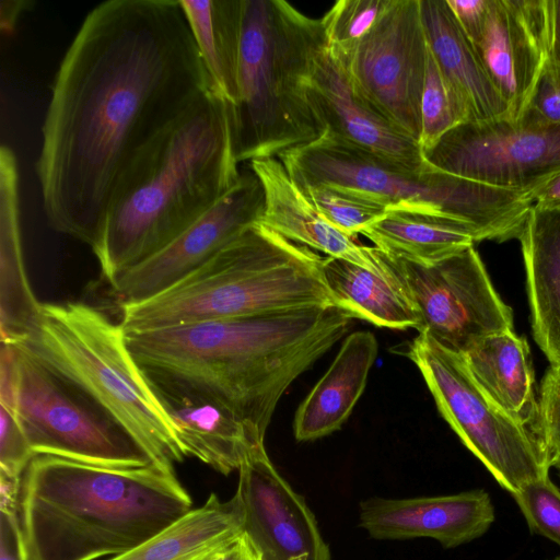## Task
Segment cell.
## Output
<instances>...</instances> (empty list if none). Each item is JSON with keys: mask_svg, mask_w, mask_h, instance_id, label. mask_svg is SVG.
Segmentation results:
<instances>
[{"mask_svg": "<svg viewBox=\"0 0 560 560\" xmlns=\"http://www.w3.org/2000/svg\"><path fill=\"white\" fill-rule=\"evenodd\" d=\"M192 510L174 469L108 468L35 455L20 520L28 560H98L141 545Z\"/></svg>", "mask_w": 560, "mask_h": 560, "instance_id": "277c9868", "label": "cell"}, {"mask_svg": "<svg viewBox=\"0 0 560 560\" xmlns=\"http://www.w3.org/2000/svg\"><path fill=\"white\" fill-rule=\"evenodd\" d=\"M551 34L549 60L560 66V0H550Z\"/></svg>", "mask_w": 560, "mask_h": 560, "instance_id": "b9f144b4", "label": "cell"}, {"mask_svg": "<svg viewBox=\"0 0 560 560\" xmlns=\"http://www.w3.org/2000/svg\"><path fill=\"white\" fill-rule=\"evenodd\" d=\"M18 346L95 401L153 462L174 469L186 454L172 418L132 358L120 323L82 302L40 303Z\"/></svg>", "mask_w": 560, "mask_h": 560, "instance_id": "52a82bcc", "label": "cell"}, {"mask_svg": "<svg viewBox=\"0 0 560 560\" xmlns=\"http://www.w3.org/2000/svg\"><path fill=\"white\" fill-rule=\"evenodd\" d=\"M535 439L550 469L560 463V366L546 371L538 394Z\"/></svg>", "mask_w": 560, "mask_h": 560, "instance_id": "836d02e7", "label": "cell"}, {"mask_svg": "<svg viewBox=\"0 0 560 560\" xmlns=\"http://www.w3.org/2000/svg\"><path fill=\"white\" fill-rule=\"evenodd\" d=\"M557 560H560V558H558Z\"/></svg>", "mask_w": 560, "mask_h": 560, "instance_id": "ee69618b", "label": "cell"}, {"mask_svg": "<svg viewBox=\"0 0 560 560\" xmlns=\"http://www.w3.org/2000/svg\"><path fill=\"white\" fill-rule=\"evenodd\" d=\"M197 560H262L248 537L243 533Z\"/></svg>", "mask_w": 560, "mask_h": 560, "instance_id": "f35d334b", "label": "cell"}, {"mask_svg": "<svg viewBox=\"0 0 560 560\" xmlns=\"http://www.w3.org/2000/svg\"><path fill=\"white\" fill-rule=\"evenodd\" d=\"M152 388L175 423L186 456H194L223 475L238 470L250 450L265 440L218 404L162 387Z\"/></svg>", "mask_w": 560, "mask_h": 560, "instance_id": "7402d4cb", "label": "cell"}, {"mask_svg": "<svg viewBox=\"0 0 560 560\" xmlns=\"http://www.w3.org/2000/svg\"><path fill=\"white\" fill-rule=\"evenodd\" d=\"M324 259L256 223L168 289L120 306L119 323L132 332L336 306L324 279Z\"/></svg>", "mask_w": 560, "mask_h": 560, "instance_id": "5b68a950", "label": "cell"}, {"mask_svg": "<svg viewBox=\"0 0 560 560\" xmlns=\"http://www.w3.org/2000/svg\"><path fill=\"white\" fill-rule=\"evenodd\" d=\"M230 105L202 91L129 161L112 194L97 248L102 273L152 256L237 183Z\"/></svg>", "mask_w": 560, "mask_h": 560, "instance_id": "3957f363", "label": "cell"}, {"mask_svg": "<svg viewBox=\"0 0 560 560\" xmlns=\"http://www.w3.org/2000/svg\"><path fill=\"white\" fill-rule=\"evenodd\" d=\"M517 240L534 339L550 365L560 366V207L533 205Z\"/></svg>", "mask_w": 560, "mask_h": 560, "instance_id": "44dd1931", "label": "cell"}, {"mask_svg": "<svg viewBox=\"0 0 560 560\" xmlns=\"http://www.w3.org/2000/svg\"><path fill=\"white\" fill-rule=\"evenodd\" d=\"M337 306L126 332L152 386L218 404L262 438L288 387L348 331Z\"/></svg>", "mask_w": 560, "mask_h": 560, "instance_id": "7a4b0ae2", "label": "cell"}, {"mask_svg": "<svg viewBox=\"0 0 560 560\" xmlns=\"http://www.w3.org/2000/svg\"><path fill=\"white\" fill-rule=\"evenodd\" d=\"M34 3L28 0H2L0 4V26L2 33H13L21 13Z\"/></svg>", "mask_w": 560, "mask_h": 560, "instance_id": "ab89813d", "label": "cell"}, {"mask_svg": "<svg viewBox=\"0 0 560 560\" xmlns=\"http://www.w3.org/2000/svg\"><path fill=\"white\" fill-rule=\"evenodd\" d=\"M512 497L529 529L560 546V490L549 475L526 483Z\"/></svg>", "mask_w": 560, "mask_h": 560, "instance_id": "d6a6232c", "label": "cell"}, {"mask_svg": "<svg viewBox=\"0 0 560 560\" xmlns=\"http://www.w3.org/2000/svg\"><path fill=\"white\" fill-rule=\"evenodd\" d=\"M211 91L230 106L237 97L242 0H180Z\"/></svg>", "mask_w": 560, "mask_h": 560, "instance_id": "83f0119b", "label": "cell"}, {"mask_svg": "<svg viewBox=\"0 0 560 560\" xmlns=\"http://www.w3.org/2000/svg\"><path fill=\"white\" fill-rule=\"evenodd\" d=\"M422 155L435 170L534 192L560 173V127L527 126L506 118L467 121L447 131Z\"/></svg>", "mask_w": 560, "mask_h": 560, "instance_id": "4fadbf2b", "label": "cell"}, {"mask_svg": "<svg viewBox=\"0 0 560 560\" xmlns=\"http://www.w3.org/2000/svg\"><path fill=\"white\" fill-rule=\"evenodd\" d=\"M373 250L416 310L418 331L444 348L464 354L483 338L514 330L512 308L494 290L474 246L432 264Z\"/></svg>", "mask_w": 560, "mask_h": 560, "instance_id": "8fae6325", "label": "cell"}, {"mask_svg": "<svg viewBox=\"0 0 560 560\" xmlns=\"http://www.w3.org/2000/svg\"><path fill=\"white\" fill-rule=\"evenodd\" d=\"M40 303L30 285L22 250L16 156L0 148V332L16 345L34 329Z\"/></svg>", "mask_w": 560, "mask_h": 560, "instance_id": "cb8c5ba5", "label": "cell"}, {"mask_svg": "<svg viewBox=\"0 0 560 560\" xmlns=\"http://www.w3.org/2000/svg\"><path fill=\"white\" fill-rule=\"evenodd\" d=\"M428 58L420 0H392L353 50L337 59L355 93L418 142Z\"/></svg>", "mask_w": 560, "mask_h": 560, "instance_id": "7c38bea8", "label": "cell"}, {"mask_svg": "<svg viewBox=\"0 0 560 560\" xmlns=\"http://www.w3.org/2000/svg\"><path fill=\"white\" fill-rule=\"evenodd\" d=\"M278 159L302 189L339 186L374 198L387 210L451 219L466 225L475 243L518 238L534 203L533 192L494 187L429 164L413 171L327 133Z\"/></svg>", "mask_w": 560, "mask_h": 560, "instance_id": "ba28073f", "label": "cell"}, {"mask_svg": "<svg viewBox=\"0 0 560 560\" xmlns=\"http://www.w3.org/2000/svg\"><path fill=\"white\" fill-rule=\"evenodd\" d=\"M392 0H339L322 16L326 45L338 59L347 57L374 27Z\"/></svg>", "mask_w": 560, "mask_h": 560, "instance_id": "1f68e13d", "label": "cell"}, {"mask_svg": "<svg viewBox=\"0 0 560 560\" xmlns=\"http://www.w3.org/2000/svg\"><path fill=\"white\" fill-rule=\"evenodd\" d=\"M494 521L485 490L411 499L370 498L360 503V526L375 539L429 537L453 548L482 536Z\"/></svg>", "mask_w": 560, "mask_h": 560, "instance_id": "ac0fdd59", "label": "cell"}, {"mask_svg": "<svg viewBox=\"0 0 560 560\" xmlns=\"http://www.w3.org/2000/svg\"><path fill=\"white\" fill-rule=\"evenodd\" d=\"M381 252L432 264L474 246L471 231L451 219L392 209L362 232Z\"/></svg>", "mask_w": 560, "mask_h": 560, "instance_id": "f1b7e54d", "label": "cell"}, {"mask_svg": "<svg viewBox=\"0 0 560 560\" xmlns=\"http://www.w3.org/2000/svg\"><path fill=\"white\" fill-rule=\"evenodd\" d=\"M302 190L330 224L353 238L387 212L380 201L348 188L316 185Z\"/></svg>", "mask_w": 560, "mask_h": 560, "instance_id": "4dcf8cb0", "label": "cell"}, {"mask_svg": "<svg viewBox=\"0 0 560 560\" xmlns=\"http://www.w3.org/2000/svg\"><path fill=\"white\" fill-rule=\"evenodd\" d=\"M421 131L418 144L422 154L447 131L469 121L466 108L457 98L429 48L428 68L420 104Z\"/></svg>", "mask_w": 560, "mask_h": 560, "instance_id": "f546056e", "label": "cell"}, {"mask_svg": "<svg viewBox=\"0 0 560 560\" xmlns=\"http://www.w3.org/2000/svg\"><path fill=\"white\" fill-rule=\"evenodd\" d=\"M249 167L260 180L265 195L259 224L327 257L345 259L376 275L392 277L373 247L359 244L320 214L278 158L254 160Z\"/></svg>", "mask_w": 560, "mask_h": 560, "instance_id": "d6986e66", "label": "cell"}, {"mask_svg": "<svg viewBox=\"0 0 560 560\" xmlns=\"http://www.w3.org/2000/svg\"><path fill=\"white\" fill-rule=\"evenodd\" d=\"M235 493L243 508V532L262 560H330L313 513L277 471L264 442L238 468Z\"/></svg>", "mask_w": 560, "mask_h": 560, "instance_id": "9a60e30c", "label": "cell"}, {"mask_svg": "<svg viewBox=\"0 0 560 560\" xmlns=\"http://www.w3.org/2000/svg\"><path fill=\"white\" fill-rule=\"evenodd\" d=\"M323 273L336 306L353 318L390 329L418 330V314L393 275L383 277L348 260L327 256Z\"/></svg>", "mask_w": 560, "mask_h": 560, "instance_id": "4316f807", "label": "cell"}, {"mask_svg": "<svg viewBox=\"0 0 560 560\" xmlns=\"http://www.w3.org/2000/svg\"><path fill=\"white\" fill-rule=\"evenodd\" d=\"M0 520V560H28L20 513L1 512Z\"/></svg>", "mask_w": 560, "mask_h": 560, "instance_id": "74e56055", "label": "cell"}, {"mask_svg": "<svg viewBox=\"0 0 560 560\" xmlns=\"http://www.w3.org/2000/svg\"><path fill=\"white\" fill-rule=\"evenodd\" d=\"M264 207L260 180L252 170L242 171L213 208L159 252L109 281L117 302L120 306L138 303L168 289L259 223Z\"/></svg>", "mask_w": 560, "mask_h": 560, "instance_id": "5bb4252c", "label": "cell"}, {"mask_svg": "<svg viewBox=\"0 0 560 560\" xmlns=\"http://www.w3.org/2000/svg\"><path fill=\"white\" fill-rule=\"evenodd\" d=\"M243 523L236 493L228 501L211 493L203 505L133 549L107 560H197L243 534Z\"/></svg>", "mask_w": 560, "mask_h": 560, "instance_id": "484cf974", "label": "cell"}, {"mask_svg": "<svg viewBox=\"0 0 560 560\" xmlns=\"http://www.w3.org/2000/svg\"><path fill=\"white\" fill-rule=\"evenodd\" d=\"M462 355L482 393L534 435L538 396L527 340L510 330L481 339Z\"/></svg>", "mask_w": 560, "mask_h": 560, "instance_id": "d4e9b609", "label": "cell"}, {"mask_svg": "<svg viewBox=\"0 0 560 560\" xmlns=\"http://www.w3.org/2000/svg\"><path fill=\"white\" fill-rule=\"evenodd\" d=\"M325 42L320 19L284 0H242L237 97L230 106L238 163L278 158L320 138L306 85L316 49Z\"/></svg>", "mask_w": 560, "mask_h": 560, "instance_id": "8992f818", "label": "cell"}, {"mask_svg": "<svg viewBox=\"0 0 560 560\" xmlns=\"http://www.w3.org/2000/svg\"><path fill=\"white\" fill-rule=\"evenodd\" d=\"M514 122L560 127V66L547 60L521 117Z\"/></svg>", "mask_w": 560, "mask_h": 560, "instance_id": "e575fe53", "label": "cell"}, {"mask_svg": "<svg viewBox=\"0 0 560 560\" xmlns=\"http://www.w3.org/2000/svg\"><path fill=\"white\" fill-rule=\"evenodd\" d=\"M306 96L324 133L407 168L425 167L418 142L355 93L345 68L327 48L326 38L313 56Z\"/></svg>", "mask_w": 560, "mask_h": 560, "instance_id": "e0dca14e", "label": "cell"}, {"mask_svg": "<svg viewBox=\"0 0 560 560\" xmlns=\"http://www.w3.org/2000/svg\"><path fill=\"white\" fill-rule=\"evenodd\" d=\"M0 474L22 479L35 456L13 408L0 402Z\"/></svg>", "mask_w": 560, "mask_h": 560, "instance_id": "d590c367", "label": "cell"}, {"mask_svg": "<svg viewBox=\"0 0 560 560\" xmlns=\"http://www.w3.org/2000/svg\"><path fill=\"white\" fill-rule=\"evenodd\" d=\"M560 471V463L555 466Z\"/></svg>", "mask_w": 560, "mask_h": 560, "instance_id": "7bdbcfd3", "label": "cell"}, {"mask_svg": "<svg viewBox=\"0 0 560 560\" xmlns=\"http://www.w3.org/2000/svg\"><path fill=\"white\" fill-rule=\"evenodd\" d=\"M550 0H490L485 31L474 45L492 84L516 121L549 58Z\"/></svg>", "mask_w": 560, "mask_h": 560, "instance_id": "2e32d148", "label": "cell"}, {"mask_svg": "<svg viewBox=\"0 0 560 560\" xmlns=\"http://www.w3.org/2000/svg\"><path fill=\"white\" fill-rule=\"evenodd\" d=\"M458 26L476 45L485 31L490 0H446Z\"/></svg>", "mask_w": 560, "mask_h": 560, "instance_id": "8d00e7d4", "label": "cell"}, {"mask_svg": "<svg viewBox=\"0 0 560 560\" xmlns=\"http://www.w3.org/2000/svg\"><path fill=\"white\" fill-rule=\"evenodd\" d=\"M210 81L179 1L108 0L57 70L36 161L48 224L89 245L129 161Z\"/></svg>", "mask_w": 560, "mask_h": 560, "instance_id": "6da1fadb", "label": "cell"}, {"mask_svg": "<svg viewBox=\"0 0 560 560\" xmlns=\"http://www.w3.org/2000/svg\"><path fill=\"white\" fill-rule=\"evenodd\" d=\"M378 352L369 330L350 334L326 373L299 406L293 430L298 441H313L339 430L364 392Z\"/></svg>", "mask_w": 560, "mask_h": 560, "instance_id": "603a6c76", "label": "cell"}, {"mask_svg": "<svg viewBox=\"0 0 560 560\" xmlns=\"http://www.w3.org/2000/svg\"><path fill=\"white\" fill-rule=\"evenodd\" d=\"M405 354L422 374L442 417L464 445L511 495L549 475L529 429L494 405L474 381L465 359L427 331L408 341Z\"/></svg>", "mask_w": 560, "mask_h": 560, "instance_id": "30bf717a", "label": "cell"}, {"mask_svg": "<svg viewBox=\"0 0 560 560\" xmlns=\"http://www.w3.org/2000/svg\"><path fill=\"white\" fill-rule=\"evenodd\" d=\"M534 206L542 209L560 207V173L538 187L534 194Z\"/></svg>", "mask_w": 560, "mask_h": 560, "instance_id": "60d3db41", "label": "cell"}, {"mask_svg": "<svg viewBox=\"0 0 560 560\" xmlns=\"http://www.w3.org/2000/svg\"><path fill=\"white\" fill-rule=\"evenodd\" d=\"M430 51L446 82L466 108L469 121L509 119V109L480 57L458 26L446 0H420Z\"/></svg>", "mask_w": 560, "mask_h": 560, "instance_id": "ffe728a7", "label": "cell"}, {"mask_svg": "<svg viewBox=\"0 0 560 560\" xmlns=\"http://www.w3.org/2000/svg\"><path fill=\"white\" fill-rule=\"evenodd\" d=\"M0 402L13 408L35 455L108 468L156 465L85 393L18 346L1 343Z\"/></svg>", "mask_w": 560, "mask_h": 560, "instance_id": "9c48e42d", "label": "cell"}]
</instances>
